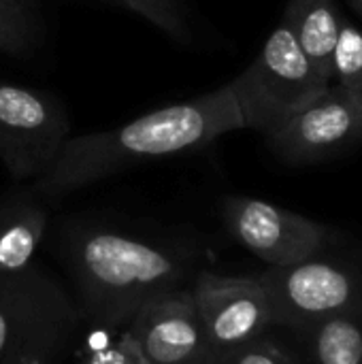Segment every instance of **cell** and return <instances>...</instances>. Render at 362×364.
Here are the masks:
<instances>
[{
  "label": "cell",
  "instance_id": "1",
  "mask_svg": "<svg viewBox=\"0 0 362 364\" xmlns=\"http://www.w3.org/2000/svg\"><path fill=\"white\" fill-rule=\"evenodd\" d=\"M245 128L230 85L175 102L107 132L68 136L34 192L62 196L145 160L201 151L220 136Z\"/></svg>",
  "mask_w": 362,
  "mask_h": 364
},
{
  "label": "cell",
  "instance_id": "2",
  "mask_svg": "<svg viewBox=\"0 0 362 364\" xmlns=\"http://www.w3.org/2000/svg\"><path fill=\"white\" fill-rule=\"evenodd\" d=\"M68 271L79 294V318L119 331L151 301L186 288L192 260L186 252L109 228L68 237Z\"/></svg>",
  "mask_w": 362,
  "mask_h": 364
},
{
  "label": "cell",
  "instance_id": "3",
  "mask_svg": "<svg viewBox=\"0 0 362 364\" xmlns=\"http://www.w3.org/2000/svg\"><path fill=\"white\" fill-rule=\"evenodd\" d=\"M260 279L280 328L297 331L324 318L362 314V239L348 237L294 267H269Z\"/></svg>",
  "mask_w": 362,
  "mask_h": 364
},
{
  "label": "cell",
  "instance_id": "4",
  "mask_svg": "<svg viewBox=\"0 0 362 364\" xmlns=\"http://www.w3.org/2000/svg\"><path fill=\"white\" fill-rule=\"evenodd\" d=\"M228 85L245 128L271 136L333 83L309 62L292 32L280 23L256 60Z\"/></svg>",
  "mask_w": 362,
  "mask_h": 364
},
{
  "label": "cell",
  "instance_id": "5",
  "mask_svg": "<svg viewBox=\"0 0 362 364\" xmlns=\"http://www.w3.org/2000/svg\"><path fill=\"white\" fill-rule=\"evenodd\" d=\"M77 324V305L41 269L0 284V364L62 363Z\"/></svg>",
  "mask_w": 362,
  "mask_h": 364
},
{
  "label": "cell",
  "instance_id": "6",
  "mask_svg": "<svg viewBox=\"0 0 362 364\" xmlns=\"http://www.w3.org/2000/svg\"><path fill=\"white\" fill-rule=\"evenodd\" d=\"M222 220L230 237L271 269L301 264L348 239L339 228L250 196L224 198Z\"/></svg>",
  "mask_w": 362,
  "mask_h": 364
},
{
  "label": "cell",
  "instance_id": "7",
  "mask_svg": "<svg viewBox=\"0 0 362 364\" xmlns=\"http://www.w3.org/2000/svg\"><path fill=\"white\" fill-rule=\"evenodd\" d=\"M190 294L220 364L275 326L271 299L260 275L233 277L201 271L190 284Z\"/></svg>",
  "mask_w": 362,
  "mask_h": 364
},
{
  "label": "cell",
  "instance_id": "8",
  "mask_svg": "<svg viewBox=\"0 0 362 364\" xmlns=\"http://www.w3.org/2000/svg\"><path fill=\"white\" fill-rule=\"evenodd\" d=\"M68 139V119L49 96L0 81V160L13 179L41 177Z\"/></svg>",
  "mask_w": 362,
  "mask_h": 364
},
{
  "label": "cell",
  "instance_id": "9",
  "mask_svg": "<svg viewBox=\"0 0 362 364\" xmlns=\"http://www.w3.org/2000/svg\"><path fill=\"white\" fill-rule=\"evenodd\" d=\"M267 141L288 164L303 166L335 158L362 141V98L331 85Z\"/></svg>",
  "mask_w": 362,
  "mask_h": 364
},
{
  "label": "cell",
  "instance_id": "10",
  "mask_svg": "<svg viewBox=\"0 0 362 364\" xmlns=\"http://www.w3.org/2000/svg\"><path fill=\"white\" fill-rule=\"evenodd\" d=\"M126 328L147 364H220L201 326L190 288L151 301Z\"/></svg>",
  "mask_w": 362,
  "mask_h": 364
},
{
  "label": "cell",
  "instance_id": "11",
  "mask_svg": "<svg viewBox=\"0 0 362 364\" xmlns=\"http://www.w3.org/2000/svg\"><path fill=\"white\" fill-rule=\"evenodd\" d=\"M47 228V211L38 200L19 194L0 203V284L34 267V256Z\"/></svg>",
  "mask_w": 362,
  "mask_h": 364
},
{
  "label": "cell",
  "instance_id": "12",
  "mask_svg": "<svg viewBox=\"0 0 362 364\" xmlns=\"http://www.w3.org/2000/svg\"><path fill=\"white\" fill-rule=\"evenodd\" d=\"M282 23L309 62L333 83V53L344 23L337 4L333 0H288Z\"/></svg>",
  "mask_w": 362,
  "mask_h": 364
},
{
  "label": "cell",
  "instance_id": "13",
  "mask_svg": "<svg viewBox=\"0 0 362 364\" xmlns=\"http://www.w3.org/2000/svg\"><path fill=\"white\" fill-rule=\"evenodd\" d=\"M290 333L307 364H362V314L324 318Z\"/></svg>",
  "mask_w": 362,
  "mask_h": 364
},
{
  "label": "cell",
  "instance_id": "14",
  "mask_svg": "<svg viewBox=\"0 0 362 364\" xmlns=\"http://www.w3.org/2000/svg\"><path fill=\"white\" fill-rule=\"evenodd\" d=\"M333 85L362 98V28L348 19L333 53Z\"/></svg>",
  "mask_w": 362,
  "mask_h": 364
},
{
  "label": "cell",
  "instance_id": "15",
  "mask_svg": "<svg viewBox=\"0 0 362 364\" xmlns=\"http://www.w3.org/2000/svg\"><path fill=\"white\" fill-rule=\"evenodd\" d=\"M109 2H115L132 11L134 15L147 19L177 43L188 45L192 41V28L188 23L181 0H109Z\"/></svg>",
  "mask_w": 362,
  "mask_h": 364
},
{
  "label": "cell",
  "instance_id": "16",
  "mask_svg": "<svg viewBox=\"0 0 362 364\" xmlns=\"http://www.w3.org/2000/svg\"><path fill=\"white\" fill-rule=\"evenodd\" d=\"M292 339L294 343H288L271 335L269 328L260 337L252 339L247 346L237 350L224 364H307L305 354L294 335Z\"/></svg>",
  "mask_w": 362,
  "mask_h": 364
},
{
  "label": "cell",
  "instance_id": "17",
  "mask_svg": "<svg viewBox=\"0 0 362 364\" xmlns=\"http://www.w3.org/2000/svg\"><path fill=\"white\" fill-rule=\"evenodd\" d=\"M113 333L115 331L109 328H96L81 364H147L128 328H124L117 339H113Z\"/></svg>",
  "mask_w": 362,
  "mask_h": 364
},
{
  "label": "cell",
  "instance_id": "18",
  "mask_svg": "<svg viewBox=\"0 0 362 364\" xmlns=\"http://www.w3.org/2000/svg\"><path fill=\"white\" fill-rule=\"evenodd\" d=\"M36 38L34 19L28 4L19 0H0V49L6 53H26Z\"/></svg>",
  "mask_w": 362,
  "mask_h": 364
},
{
  "label": "cell",
  "instance_id": "19",
  "mask_svg": "<svg viewBox=\"0 0 362 364\" xmlns=\"http://www.w3.org/2000/svg\"><path fill=\"white\" fill-rule=\"evenodd\" d=\"M350 4H352V9L356 11V15L362 19V0H350Z\"/></svg>",
  "mask_w": 362,
  "mask_h": 364
},
{
  "label": "cell",
  "instance_id": "20",
  "mask_svg": "<svg viewBox=\"0 0 362 364\" xmlns=\"http://www.w3.org/2000/svg\"><path fill=\"white\" fill-rule=\"evenodd\" d=\"M13 364H60V363H53V360H21V363H13Z\"/></svg>",
  "mask_w": 362,
  "mask_h": 364
},
{
  "label": "cell",
  "instance_id": "21",
  "mask_svg": "<svg viewBox=\"0 0 362 364\" xmlns=\"http://www.w3.org/2000/svg\"><path fill=\"white\" fill-rule=\"evenodd\" d=\"M19 2H28V0H19Z\"/></svg>",
  "mask_w": 362,
  "mask_h": 364
}]
</instances>
